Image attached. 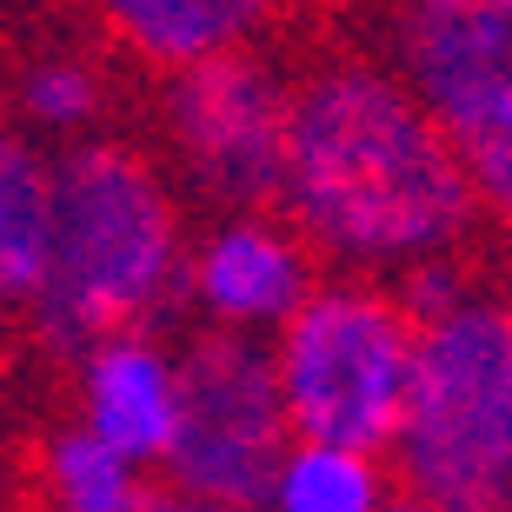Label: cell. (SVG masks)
<instances>
[{
  "label": "cell",
  "mask_w": 512,
  "mask_h": 512,
  "mask_svg": "<svg viewBox=\"0 0 512 512\" xmlns=\"http://www.w3.org/2000/svg\"><path fill=\"white\" fill-rule=\"evenodd\" d=\"M273 213L313 260L360 280L466 260L479 220H493L446 133L360 47H333L293 74Z\"/></svg>",
  "instance_id": "obj_1"
},
{
  "label": "cell",
  "mask_w": 512,
  "mask_h": 512,
  "mask_svg": "<svg viewBox=\"0 0 512 512\" xmlns=\"http://www.w3.org/2000/svg\"><path fill=\"white\" fill-rule=\"evenodd\" d=\"M34 486H40V506L54 512H147L153 506V486L140 466L100 446L94 433H80L74 419L67 426H47L34 453Z\"/></svg>",
  "instance_id": "obj_14"
},
{
  "label": "cell",
  "mask_w": 512,
  "mask_h": 512,
  "mask_svg": "<svg viewBox=\"0 0 512 512\" xmlns=\"http://www.w3.org/2000/svg\"><path fill=\"white\" fill-rule=\"evenodd\" d=\"M499 7H512V0H499Z\"/></svg>",
  "instance_id": "obj_20"
},
{
  "label": "cell",
  "mask_w": 512,
  "mask_h": 512,
  "mask_svg": "<svg viewBox=\"0 0 512 512\" xmlns=\"http://www.w3.org/2000/svg\"><path fill=\"white\" fill-rule=\"evenodd\" d=\"M386 512H439V506H426V499H406V493H393V506Z\"/></svg>",
  "instance_id": "obj_17"
},
{
  "label": "cell",
  "mask_w": 512,
  "mask_h": 512,
  "mask_svg": "<svg viewBox=\"0 0 512 512\" xmlns=\"http://www.w3.org/2000/svg\"><path fill=\"white\" fill-rule=\"evenodd\" d=\"M0 346H7V300H0Z\"/></svg>",
  "instance_id": "obj_18"
},
{
  "label": "cell",
  "mask_w": 512,
  "mask_h": 512,
  "mask_svg": "<svg viewBox=\"0 0 512 512\" xmlns=\"http://www.w3.org/2000/svg\"><path fill=\"white\" fill-rule=\"evenodd\" d=\"M153 512H247V506H213V499H180V493H153Z\"/></svg>",
  "instance_id": "obj_16"
},
{
  "label": "cell",
  "mask_w": 512,
  "mask_h": 512,
  "mask_svg": "<svg viewBox=\"0 0 512 512\" xmlns=\"http://www.w3.org/2000/svg\"><path fill=\"white\" fill-rule=\"evenodd\" d=\"M180 353V399H173V439H167V493L247 506L260 499L273 459L286 453V413L266 340L240 333H193Z\"/></svg>",
  "instance_id": "obj_7"
},
{
  "label": "cell",
  "mask_w": 512,
  "mask_h": 512,
  "mask_svg": "<svg viewBox=\"0 0 512 512\" xmlns=\"http://www.w3.org/2000/svg\"><path fill=\"white\" fill-rule=\"evenodd\" d=\"M313 286H320V260L273 207L213 213L200 233H187L180 300L193 306L200 333L266 340Z\"/></svg>",
  "instance_id": "obj_8"
},
{
  "label": "cell",
  "mask_w": 512,
  "mask_h": 512,
  "mask_svg": "<svg viewBox=\"0 0 512 512\" xmlns=\"http://www.w3.org/2000/svg\"><path fill=\"white\" fill-rule=\"evenodd\" d=\"M80 7L120 54L153 74L266 47L273 27L293 14V0H80Z\"/></svg>",
  "instance_id": "obj_10"
},
{
  "label": "cell",
  "mask_w": 512,
  "mask_h": 512,
  "mask_svg": "<svg viewBox=\"0 0 512 512\" xmlns=\"http://www.w3.org/2000/svg\"><path fill=\"white\" fill-rule=\"evenodd\" d=\"M419 114L466 160L486 213L512 200V7L499 0H386L380 54Z\"/></svg>",
  "instance_id": "obj_5"
},
{
  "label": "cell",
  "mask_w": 512,
  "mask_h": 512,
  "mask_svg": "<svg viewBox=\"0 0 512 512\" xmlns=\"http://www.w3.org/2000/svg\"><path fill=\"white\" fill-rule=\"evenodd\" d=\"M40 512H54V506H40ZM147 512H153V506H147Z\"/></svg>",
  "instance_id": "obj_19"
},
{
  "label": "cell",
  "mask_w": 512,
  "mask_h": 512,
  "mask_svg": "<svg viewBox=\"0 0 512 512\" xmlns=\"http://www.w3.org/2000/svg\"><path fill=\"white\" fill-rule=\"evenodd\" d=\"M187 193L140 140L94 133L54 153V227L47 266L27 300L40 346L74 360L80 346L153 326L180 300Z\"/></svg>",
  "instance_id": "obj_3"
},
{
  "label": "cell",
  "mask_w": 512,
  "mask_h": 512,
  "mask_svg": "<svg viewBox=\"0 0 512 512\" xmlns=\"http://www.w3.org/2000/svg\"><path fill=\"white\" fill-rule=\"evenodd\" d=\"M54 227V147L0 120V300L27 306Z\"/></svg>",
  "instance_id": "obj_12"
},
{
  "label": "cell",
  "mask_w": 512,
  "mask_h": 512,
  "mask_svg": "<svg viewBox=\"0 0 512 512\" xmlns=\"http://www.w3.org/2000/svg\"><path fill=\"white\" fill-rule=\"evenodd\" d=\"M20 486H27V479H20V459L0 446V512H20Z\"/></svg>",
  "instance_id": "obj_15"
},
{
  "label": "cell",
  "mask_w": 512,
  "mask_h": 512,
  "mask_svg": "<svg viewBox=\"0 0 512 512\" xmlns=\"http://www.w3.org/2000/svg\"><path fill=\"white\" fill-rule=\"evenodd\" d=\"M180 399V353L153 326L107 333L74 353V426L114 446L127 466L160 473Z\"/></svg>",
  "instance_id": "obj_9"
},
{
  "label": "cell",
  "mask_w": 512,
  "mask_h": 512,
  "mask_svg": "<svg viewBox=\"0 0 512 512\" xmlns=\"http://www.w3.org/2000/svg\"><path fill=\"white\" fill-rule=\"evenodd\" d=\"M413 313V373L386 446L406 499L439 512L512 506V313L466 260H433L386 280Z\"/></svg>",
  "instance_id": "obj_2"
},
{
  "label": "cell",
  "mask_w": 512,
  "mask_h": 512,
  "mask_svg": "<svg viewBox=\"0 0 512 512\" xmlns=\"http://www.w3.org/2000/svg\"><path fill=\"white\" fill-rule=\"evenodd\" d=\"M393 473L373 453H346V446H313V439H286L273 459L253 512H386L393 506Z\"/></svg>",
  "instance_id": "obj_13"
},
{
  "label": "cell",
  "mask_w": 512,
  "mask_h": 512,
  "mask_svg": "<svg viewBox=\"0 0 512 512\" xmlns=\"http://www.w3.org/2000/svg\"><path fill=\"white\" fill-rule=\"evenodd\" d=\"M286 74L273 47H240L193 67L160 74V167L180 193H193L213 213H260L280 193L286 153Z\"/></svg>",
  "instance_id": "obj_6"
},
{
  "label": "cell",
  "mask_w": 512,
  "mask_h": 512,
  "mask_svg": "<svg viewBox=\"0 0 512 512\" xmlns=\"http://www.w3.org/2000/svg\"><path fill=\"white\" fill-rule=\"evenodd\" d=\"M293 439L386 459L413 373V313L386 280L320 273V286L266 333Z\"/></svg>",
  "instance_id": "obj_4"
},
{
  "label": "cell",
  "mask_w": 512,
  "mask_h": 512,
  "mask_svg": "<svg viewBox=\"0 0 512 512\" xmlns=\"http://www.w3.org/2000/svg\"><path fill=\"white\" fill-rule=\"evenodd\" d=\"M7 107H14V127L34 133L40 147H74V140H94L107 133V107H114V87H107V67L80 47H34V54L14 67L7 80Z\"/></svg>",
  "instance_id": "obj_11"
}]
</instances>
